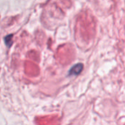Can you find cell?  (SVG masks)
<instances>
[{
    "label": "cell",
    "mask_w": 125,
    "mask_h": 125,
    "mask_svg": "<svg viewBox=\"0 0 125 125\" xmlns=\"http://www.w3.org/2000/svg\"><path fill=\"white\" fill-rule=\"evenodd\" d=\"M12 34H10L7 35L4 37V41H5V44L7 45V46L8 48H10L12 45Z\"/></svg>",
    "instance_id": "obj_2"
},
{
    "label": "cell",
    "mask_w": 125,
    "mask_h": 125,
    "mask_svg": "<svg viewBox=\"0 0 125 125\" xmlns=\"http://www.w3.org/2000/svg\"><path fill=\"white\" fill-rule=\"evenodd\" d=\"M83 69V64L81 63H78L75 64L71 67V69L69 70V75H79Z\"/></svg>",
    "instance_id": "obj_1"
}]
</instances>
